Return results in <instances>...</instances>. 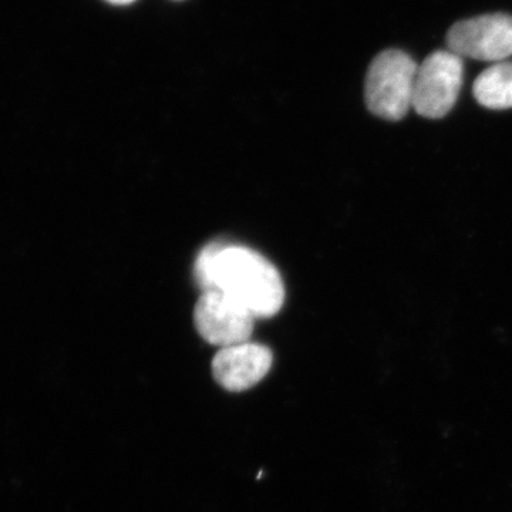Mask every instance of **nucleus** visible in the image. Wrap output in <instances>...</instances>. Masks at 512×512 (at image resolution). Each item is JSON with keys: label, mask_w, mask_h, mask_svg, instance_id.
Instances as JSON below:
<instances>
[{"label": "nucleus", "mask_w": 512, "mask_h": 512, "mask_svg": "<svg viewBox=\"0 0 512 512\" xmlns=\"http://www.w3.org/2000/svg\"><path fill=\"white\" fill-rule=\"evenodd\" d=\"M194 276L205 291H220L256 319L281 311L285 288L278 269L264 255L242 245L211 242L195 259Z\"/></svg>", "instance_id": "obj_1"}, {"label": "nucleus", "mask_w": 512, "mask_h": 512, "mask_svg": "<svg viewBox=\"0 0 512 512\" xmlns=\"http://www.w3.org/2000/svg\"><path fill=\"white\" fill-rule=\"evenodd\" d=\"M463 79V57L450 50L431 53L417 69L413 109L426 119L447 116L456 104Z\"/></svg>", "instance_id": "obj_3"}, {"label": "nucleus", "mask_w": 512, "mask_h": 512, "mask_svg": "<svg viewBox=\"0 0 512 512\" xmlns=\"http://www.w3.org/2000/svg\"><path fill=\"white\" fill-rule=\"evenodd\" d=\"M417 69L416 62L402 50H384L377 55L367 70V109L383 120H402L413 107Z\"/></svg>", "instance_id": "obj_2"}, {"label": "nucleus", "mask_w": 512, "mask_h": 512, "mask_svg": "<svg viewBox=\"0 0 512 512\" xmlns=\"http://www.w3.org/2000/svg\"><path fill=\"white\" fill-rule=\"evenodd\" d=\"M272 352L259 343L221 348L212 360V375L229 392H244L261 382L272 367Z\"/></svg>", "instance_id": "obj_6"}, {"label": "nucleus", "mask_w": 512, "mask_h": 512, "mask_svg": "<svg viewBox=\"0 0 512 512\" xmlns=\"http://www.w3.org/2000/svg\"><path fill=\"white\" fill-rule=\"evenodd\" d=\"M450 52L481 62H503L512 56V16L505 13L461 20L447 33Z\"/></svg>", "instance_id": "obj_4"}, {"label": "nucleus", "mask_w": 512, "mask_h": 512, "mask_svg": "<svg viewBox=\"0 0 512 512\" xmlns=\"http://www.w3.org/2000/svg\"><path fill=\"white\" fill-rule=\"evenodd\" d=\"M474 97L491 110L512 109V63L498 62L477 77Z\"/></svg>", "instance_id": "obj_7"}, {"label": "nucleus", "mask_w": 512, "mask_h": 512, "mask_svg": "<svg viewBox=\"0 0 512 512\" xmlns=\"http://www.w3.org/2000/svg\"><path fill=\"white\" fill-rule=\"evenodd\" d=\"M107 2L114 3V5H128V3H133L134 0H107Z\"/></svg>", "instance_id": "obj_8"}, {"label": "nucleus", "mask_w": 512, "mask_h": 512, "mask_svg": "<svg viewBox=\"0 0 512 512\" xmlns=\"http://www.w3.org/2000/svg\"><path fill=\"white\" fill-rule=\"evenodd\" d=\"M255 316L220 291L202 292L194 309V323L202 339L227 348L249 342Z\"/></svg>", "instance_id": "obj_5"}]
</instances>
